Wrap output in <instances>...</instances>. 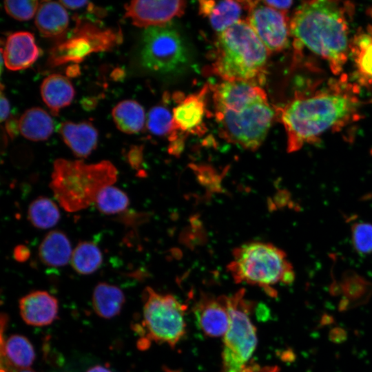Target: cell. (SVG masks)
Here are the masks:
<instances>
[{
    "label": "cell",
    "mask_w": 372,
    "mask_h": 372,
    "mask_svg": "<svg viewBox=\"0 0 372 372\" xmlns=\"http://www.w3.org/2000/svg\"><path fill=\"white\" fill-rule=\"evenodd\" d=\"M20 133L27 139L44 141L52 134L54 123L50 116L40 107L27 110L19 120Z\"/></svg>",
    "instance_id": "cell-25"
},
{
    "label": "cell",
    "mask_w": 372,
    "mask_h": 372,
    "mask_svg": "<svg viewBox=\"0 0 372 372\" xmlns=\"http://www.w3.org/2000/svg\"><path fill=\"white\" fill-rule=\"evenodd\" d=\"M20 315L23 321L32 326L43 327L51 324L58 314L56 298L45 291H34L19 300Z\"/></svg>",
    "instance_id": "cell-16"
},
{
    "label": "cell",
    "mask_w": 372,
    "mask_h": 372,
    "mask_svg": "<svg viewBox=\"0 0 372 372\" xmlns=\"http://www.w3.org/2000/svg\"><path fill=\"white\" fill-rule=\"evenodd\" d=\"M121 33L112 29L103 30L91 22L76 19L71 35L61 39L50 50L49 63L58 66L68 62H81L92 52L112 49L121 41Z\"/></svg>",
    "instance_id": "cell-10"
},
{
    "label": "cell",
    "mask_w": 372,
    "mask_h": 372,
    "mask_svg": "<svg viewBox=\"0 0 372 372\" xmlns=\"http://www.w3.org/2000/svg\"><path fill=\"white\" fill-rule=\"evenodd\" d=\"M207 89L205 86L198 93L187 96L174 108V123L178 131L197 134L205 132V96Z\"/></svg>",
    "instance_id": "cell-17"
},
{
    "label": "cell",
    "mask_w": 372,
    "mask_h": 372,
    "mask_svg": "<svg viewBox=\"0 0 372 372\" xmlns=\"http://www.w3.org/2000/svg\"><path fill=\"white\" fill-rule=\"evenodd\" d=\"M116 127L126 134H136L142 130L145 121L143 107L136 101L119 102L112 112Z\"/></svg>",
    "instance_id": "cell-26"
},
{
    "label": "cell",
    "mask_w": 372,
    "mask_h": 372,
    "mask_svg": "<svg viewBox=\"0 0 372 372\" xmlns=\"http://www.w3.org/2000/svg\"><path fill=\"white\" fill-rule=\"evenodd\" d=\"M125 302V295L117 286L107 282L98 283L92 294V305L100 317L110 319L118 315Z\"/></svg>",
    "instance_id": "cell-24"
},
{
    "label": "cell",
    "mask_w": 372,
    "mask_h": 372,
    "mask_svg": "<svg viewBox=\"0 0 372 372\" xmlns=\"http://www.w3.org/2000/svg\"><path fill=\"white\" fill-rule=\"evenodd\" d=\"M79 72V67L76 65H70L67 69V74L70 76H75Z\"/></svg>",
    "instance_id": "cell-41"
},
{
    "label": "cell",
    "mask_w": 372,
    "mask_h": 372,
    "mask_svg": "<svg viewBox=\"0 0 372 372\" xmlns=\"http://www.w3.org/2000/svg\"><path fill=\"white\" fill-rule=\"evenodd\" d=\"M147 127L154 135H168L172 143L181 138L174 125L173 115L163 106L157 105L149 110L147 117Z\"/></svg>",
    "instance_id": "cell-29"
},
{
    "label": "cell",
    "mask_w": 372,
    "mask_h": 372,
    "mask_svg": "<svg viewBox=\"0 0 372 372\" xmlns=\"http://www.w3.org/2000/svg\"><path fill=\"white\" fill-rule=\"evenodd\" d=\"M6 131L11 137H14L18 131H19V121L18 123L15 120H10L6 123Z\"/></svg>",
    "instance_id": "cell-38"
},
{
    "label": "cell",
    "mask_w": 372,
    "mask_h": 372,
    "mask_svg": "<svg viewBox=\"0 0 372 372\" xmlns=\"http://www.w3.org/2000/svg\"><path fill=\"white\" fill-rule=\"evenodd\" d=\"M10 372H34L33 370L29 369H21V370H14Z\"/></svg>",
    "instance_id": "cell-42"
},
{
    "label": "cell",
    "mask_w": 372,
    "mask_h": 372,
    "mask_svg": "<svg viewBox=\"0 0 372 372\" xmlns=\"http://www.w3.org/2000/svg\"><path fill=\"white\" fill-rule=\"evenodd\" d=\"M86 372H112L108 368L102 365H96L89 369Z\"/></svg>",
    "instance_id": "cell-40"
},
{
    "label": "cell",
    "mask_w": 372,
    "mask_h": 372,
    "mask_svg": "<svg viewBox=\"0 0 372 372\" xmlns=\"http://www.w3.org/2000/svg\"><path fill=\"white\" fill-rule=\"evenodd\" d=\"M264 4L277 10L287 12L293 4L292 1H262Z\"/></svg>",
    "instance_id": "cell-35"
},
{
    "label": "cell",
    "mask_w": 372,
    "mask_h": 372,
    "mask_svg": "<svg viewBox=\"0 0 372 372\" xmlns=\"http://www.w3.org/2000/svg\"><path fill=\"white\" fill-rule=\"evenodd\" d=\"M199 329L209 337H223L229 325L226 297L204 296L194 309Z\"/></svg>",
    "instance_id": "cell-13"
},
{
    "label": "cell",
    "mask_w": 372,
    "mask_h": 372,
    "mask_svg": "<svg viewBox=\"0 0 372 372\" xmlns=\"http://www.w3.org/2000/svg\"><path fill=\"white\" fill-rule=\"evenodd\" d=\"M28 218L34 227L45 229L57 224L60 220V211L53 200L40 196L30 204Z\"/></svg>",
    "instance_id": "cell-28"
},
{
    "label": "cell",
    "mask_w": 372,
    "mask_h": 372,
    "mask_svg": "<svg viewBox=\"0 0 372 372\" xmlns=\"http://www.w3.org/2000/svg\"><path fill=\"white\" fill-rule=\"evenodd\" d=\"M185 309L174 296L161 294L147 287L142 324L148 338L174 347L185 333Z\"/></svg>",
    "instance_id": "cell-8"
},
{
    "label": "cell",
    "mask_w": 372,
    "mask_h": 372,
    "mask_svg": "<svg viewBox=\"0 0 372 372\" xmlns=\"http://www.w3.org/2000/svg\"><path fill=\"white\" fill-rule=\"evenodd\" d=\"M358 94L359 86L344 75L296 91L278 110L287 134V152H296L319 141L326 132L358 121L362 105Z\"/></svg>",
    "instance_id": "cell-1"
},
{
    "label": "cell",
    "mask_w": 372,
    "mask_h": 372,
    "mask_svg": "<svg viewBox=\"0 0 372 372\" xmlns=\"http://www.w3.org/2000/svg\"><path fill=\"white\" fill-rule=\"evenodd\" d=\"M251 372H279V369L276 366H266L261 368L257 365H254Z\"/></svg>",
    "instance_id": "cell-39"
},
{
    "label": "cell",
    "mask_w": 372,
    "mask_h": 372,
    "mask_svg": "<svg viewBox=\"0 0 372 372\" xmlns=\"http://www.w3.org/2000/svg\"><path fill=\"white\" fill-rule=\"evenodd\" d=\"M65 8L69 9L75 10L83 8L90 3L87 1H67L62 0L59 1Z\"/></svg>",
    "instance_id": "cell-37"
},
{
    "label": "cell",
    "mask_w": 372,
    "mask_h": 372,
    "mask_svg": "<svg viewBox=\"0 0 372 372\" xmlns=\"http://www.w3.org/2000/svg\"><path fill=\"white\" fill-rule=\"evenodd\" d=\"M352 242L358 254L372 253V225L368 223H356L352 226Z\"/></svg>",
    "instance_id": "cell-31"
},
{
    "label": "cell",
    "mask_w": 372,
    "mask_h": 372,
    "mask_svg": "<svg viewBox=\"0 0 372 372\" xmlns=\"http://www.w3.org/2000/svg\"><path fill=\"white\" fill-rule=\"evenodd\" d=\"M64 143L79 158H85L96 147L98 132L89 122H64L59 127Z\"/></svg>",
    "instance_id": "cell-18"
},
{
    "label": "cell",
    "mask_w": 372,
    "mask_h": 372,
    "mask_svg": "<svg viewBox=\"0 0 372 372\" xmlns=\"http://www.w3.org/2000/svg\"><path fill=\"white\" fill-rule=\"evenodd\" d=\"M118 176L108 161L92 164L83 161H54L50 187L61 207L68 212L84 209L94 203L99 192L112 185Z\"/></svg>",
    "instance_id": "cell-4"
},
{
    "label": "cell",
    "mask_w": 372,
    "mask_h": 372,
    "mask_svg": "<svg viewBox=\"0 0 372 372\" xmlns=\"http://www.w3.org/2000/svg\"><path fill=\"white\" fill-rule=\"evenodd\" d=\"M185 1L136 0L125 5V17L140 28L163 26L185 12Z\"/></svg>",
    "instance_id": "cell-12"
},
{
    "label": "cell",
    "mask_w": 372,
    "mask_h": 372,
    "mask_svg": "<svg viewBox=\"0 0 372 372\" xmlns=\"http://www.w3.org/2000/svg\"><path fill=\"white\" fill-rule=\"evenodd\" d=\"M247 21L269 52H280L289 44L290 21L287 12L267 6L262 1H246Z\"/></svg>",
    "instance_id": "cell-11"
},
{
    "label": "cell",
    "mask_w": 372,
    "mask_h": 372,
    "mask_svg": "<svg viewBox=\"0 0 372 372\" xmlns=\"http://www.w3.org/2000/svg\"><path fill=\"white\" fill-rule=\"evenodd\" d=\"M99 211L106 215L119 214L128 207L127 195L121 189L112 185L103 188L94 201Z\"/></svg>",
    "instance_id": "cell-30"
},
{
    "label": "cell",
    "mask_w": 372,
    "mask_h": 372,
    "mask_svg": "<svg viewBox=\"0 0 372 372\" xmlns=\"http://www.w3.org/2000/svg\"><path fill=\"white\" fill-rule=\"evenodd\" d=\"M369 14L372 17V9ZM349 56L355 83L359 87H372V24L358 30L351 39Z\"/></svg>",
    "instance_id": "cell-14"
},
{
    "label": "cell",
    "mask_w": 372,
    "mask_h": 372,
    "mask_svg": "<svg viewBox=\"0 0 372 372\" xmlns=\"http://www.w3.org/2000/svg\"><path fill=\"white\" fill-rule=\"evenodd\" d=\"M72 251L70 242L65 233L53 230L48 233L39 247V256L45 265L59 267L67 265Z\"/></svg>",
    "instance_id": "cell-23"
},
{
    "label": "cell",
    "mask_w": 372,
    "mask_h": 372,
    "mask_svg": "<svg viewBox=\"0 0 372 372\" xmlns=\"http://www.w3.org/2000/svg\"><path fill=\"white\" fill-rule=\"evenodd\" d=\"M232 255L227 269L237 283L256 285L276 296V285H289L294 280L286 254L272 244L247 242L234 249Z\"/></svg>",
    "instance_id": "cell-5"
},
{
    "label": "cell",
    "mask_w": 372,
    "mask_h": 372,
    "mask_svg": "<svg viewBox=\"0 0 372 372\" xmlns=\"http://www.w3.org/2000/svg\"><path fill=\"white\" fill-rule=\"evenodd\" d=\"M199 11L207 17L212 28L219 34L239 21L245 1H200Z\"/></svg>",
    "instance_id": "cell-20"
},
{
    "label": "cell",
    "mask_w": 372,
    "mask_h": 372,
    "mask_svg": "<svg viewBox=\"0 0 372 372\" xmlns=\"http://www.w3.org/2000/svg\"><path fill=\"white\" fill-rule=\"evenodd\" d=\"M354 6L350 2L328 0L304 1L290 21L295 50L307 48L324 59L340 75L349 56V23Z\"/></svg>",
    "instance_id": "cell-2"
},
{
    "label": "cell",
    "mask_w": 372,
    "mask_h": 372,
    "mask_svg": "<svg viewBox=\"0 0 372 372\" xmlns=\"http://www.w3.org/2000/svg\"><path fill=\"white\" fill-rule=\"evenodd\" d=\"M229 325L223 336L222 372H247L256 349L257 334L243 290L227 296Z\"/></svg>",
    "instance_id": "cell-7"
},
{
    "label": "cell",
    "mask_w": 372,
    "mask_h": 372,
    "mask_svg": "<svg viewBox=\"0 0 372 372\" xmlns=\"http://www.w3.org/2000/svg\"><path fill=\"white\" fill-rule=\"evenodd\" d=\"M1 59L6 67L12 71L31 66L39 58L40 49L34 36L29 32H16L7 38L4 49H1Z\"/></svg>",
    "instance_id": "cell-15"
},
{
    "label": "cell",
    "mask_w": 372,
    "mask_h": 372,
    "mask_svg": "<svg viewBox=\"0 0 372 372\" xmlns=\"http://www.w3.org/2000/svg\"><path fill=\"white\" fill-rule=\"evenodd\" d=\"M1 105V121L3 122L6 120L9 115L10 105L7 98L4 96L2 90L1 91L0 97Z\"/></svg>",
    "instance_id": "cell-36"
},
{
    "label": "cell",
    "mask_w": 372,
    "mask_h": 372,
    "mask_svg": "<svg viewBox=\"0 0 372 372\" xmlns=\"http://www.w3.org/2000/svg\"><path fill=\"white\" fill-rule=\"evenodd\" d=\"M35 25L43 37L61 38L68 28L69 16L59 2L42 1L36 13Z\"/></svg>",
    "instance_id": "cell-21"
},
{
    "label": "cell",
    "mask_w": 372,
    "mask_h": 372,
    "mask_svg": "<svg viewBox=\"0 0 372 372\" xmlns=\"http://www.w3.org/2000/svg\"><path fill=\"white\" fill-rule=\"evenodd\" d=\"M211 71L225 81L260 85L265 81L269 52L247 21L220 33Z\"/></svg>",
    "instance_id": "cell-3"
},
{
    "label": "cell",
    "mask_w": 372,
    "mask_h": 372,
    "mask_svg": "<svg viewBox=\"0 0 372 372\" xmlns=\"http://www.w3.org/2000/svg\"><path fill=\"white\" fill-rule=\"evenodd\" d=\"M3 3L6 12L19 21H27L32 18L39 6V1L35 0L6 1Z\"/></svg>",
    "instance_id": "cell-32"
},
{
    "label": "cell",
    "mask_w": 372,
    "mask_h": 372,
    "mask_svg": "<svg viewBox=\"0 0 372 372\" xmlns=\"http://www.w3.org/2000/svg\"><path fill=\"white\" fill-rule=\"evenodd\" d=\"M30 256L29 248L24 245H17L13 250V257L19 262H25Z\"/></svg>",
    "instance_id": "cell-34"
},
{
    "label": "cell",
    "mask_w": 372,
    "mask_h": 372,
    "mask_svg": "<svg viewBox=\"0 0 372 372\" xmlns=\"http://www.w3.org/2000/svg\"><path fill=\"white\" fill-rule=\"evenodd\" d=\"M215 110L222 137L253 151L264 142L275 115L267 95L237 108Z\"/></svg>",
    "instance_id": "cell-6"
},
{
    "label": "cell",
    "mask_w": 372,
    "mask_h": 372,
    "mask_svg": "<svg viewBox=\"0 0 372 372\" xmlns=\"http://www.w3.org/2000/svg\"><path fill=\"white\" fill-rule=\"evenodd\" d=\"M1 372L29 369L35 359V351L29 340L14 334L1 340Z\"/></svg>",
    "instance_id": "cell-19"
},
{
    "label": "cell",
    "mask_w": 372,
    "mask_h": 372,
    "mask_svg": "<svg viewBox=\"0 0 372 372\" xmlns=\"http://www.w3.org/2000/svg\"><path fill=\"white\" fill-rule=\"evenodd\" d=\"M41 94L51 113L56 116L61 108L71 103L74 96V90L67 77L52 74L43 81Z\"/></svg>",
    "instance_id": "cell-22"
},
{
    "label": "cell",
    "mask_w": 372,
    "mask_h": 372,
    "mask_svg": "<svg viewBox=\"0 0 372 372\" xmlns=\"http://www.w3.org/2000/svg\"><path fill=\"white\" fill-rule=\"evenodd\" d=\"M187 61L186 46L174 28L163 25L145 30L141 50L144 68L152 72L171 73L181 68Z\"/></svg>",
    "instance_id": "cell-9"
},
{
    "label": "cell",
    "mask_w": 372,
    "mask_h": 372,
    "mask_svg": "<svg viewBox=\"0 0 372 372\" xmlns=\"http://www.w3.org/2000/svg\"><path fill=\"white\" fill-rule=\"evenodd\" d=\"M128 164L134 169H138L143 162V147L133 145L126 155Z\"/></svg>",
    "instance_id": "cell-33"
},
{
    "label": "cell",
    "mask_w": 372,
    "mask_h": 372,
    "mask_svg": "<svg viewBox=\"0 0 372 372\" xmlns=\"http://www.w3.org/2000/svg\"><path fill=\"white\" fill-rule=\"evenodd\" d=\"M70 262L74 270L78 273L92 274L101 266L102 253L93 242L83 241L72 251Z\"/></svg>",
    "instance_id": "cell-27"
}]
</instances>
